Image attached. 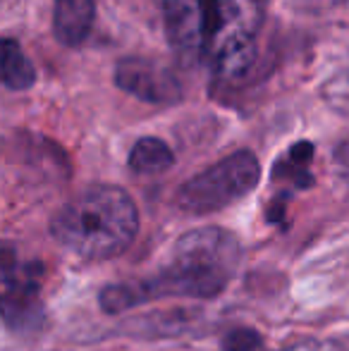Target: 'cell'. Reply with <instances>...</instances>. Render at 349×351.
Instances as JSON below:
<instances>
[{"label": "cell", "instance_id": "obj_3", "mask_svg": "<svg viewBox=\"0 0 349 351\" xmlns=\"http://www.w3.org/2000/svg\"><path fill=\"white\" fill-rule=\"evenodd\" d=\"M242 261V246L223 227H196L182 234L168 268L141 280L144 301L160 296L213 299L230 285Z\"/></svg>", "mask_w": 349, "mask_h": 351}, {"label": "cell", "instance_id": "obj_13", "mask_svg": "<svg viewBox=\"0 0 349 351\" xmlns=\"http://www.w3.org/2000/svg\"><path fill=\"white\" fill-rule=\"evenodd\" d=\"M287 351H340V347L335 342H304Z\"/></svg>", "mask_w": 349, "mask_h": 351}, {"label": "cell", "instance_id": "obj_9", "mask_svg": "<svg viewBox=\"0 0 349 351\" xmlns=\"http://www.w3.org/2000/svg\"><path fill=\"white\" fill-rule=\"evenodd\" d=\"M173 162V151L158 136H141L130 151V167L136 175H160V172L170 170Z\"/></svg>", "mask_w": 349, "mask_h": 351}, {"label": "cell", "instance_id": "obj_11", "mask_svg": "<svg viewBox=\"0 0 349 351\" xmlns=\"http://www.w3.org/2000/svg\"><path fill=\"white\" fill-rule=\"evenodd\" d=\"M258 349H261V335L252 328H234L223 339V351H258Z\"/></svg>", "mask_w": 349, "mask_h": 351}, {"label": "cell", "instance_id": "obj_12", "mask_svg": "<svg viewBox=\"0 0 349 351\" xmlns=\"http://www.w3.org/2000/svg\"><path fill=\"white\" fill-rule=\"evenodd\" d=\"M19 275V258L17 249L10 241H0V282L8 285Z\"/></svg>", "mask_w": 349, "mask_h": 351}, {"label": "cell", "instance_id": "obj_6", "mask_svg": "<svg viewBox=\"0 0 349 351\" xmlns=\"http://www.w3.org/2000/svg\"><path fill=\"white\" fill-rule=\"evenodd\" d=\"M0 320L22 337L41 332L46 325V306L34 278H14L0 291Z\"/></svg>", "mask_w": 349, "mask_h": 351}, {"label": "cell", "instance_id": "obj_1", "mask_svg": "<svg viewBox=\"0 0 349 351\" xmlns=\"http://www.w3.org/2000/svg\"><path fill=\"white\" fill-rule=\"evenodd\" d=\"M170 46L186 65L237 79L256 60L261 0H158Z\"/></svg>", "mask_w": 349, "mask_h": 351}, {"label": "cell", "instance_id": "obj_10", "mask_svg": "<svg viewBox=\"0 0 349 351\" xmlns=\"http://www.w3.org/2000/svg\"><path fill=\"white\" fill-rule=\"evenodd\" d=\"M313 158V146L306 141L302 143H294L289 148V153L278 162L273 175L278 180H289L294 182V186H309L311 184V172H309V162Z\"/></svg>", "mask_w": 349, "mask_h": 351}, {"label": "cell", "instance_id": "obj_5", "mask_svg": "<svg viewBox=\"0 0 349 351\" xmlns=\"http://www.w3.org/2000/svg\"><path fill=\"white\" fill-rule=\"evenodd\" d=\"M115 84L125 93L154 106H168L182 98V86L173 74L144 58H125L117 62Z\"/></svg>", "mask_w": 349, "mask_h": 351}, {"label": "cell", "instance_id": "obj_8", "mask_svg": "<svg viewBox=\"0 0 349 351\" xmlns=\"http://www.w3.org/2000/svg\"><path fill=\"white\" fill-rule=\"evenodd\" d=\"M0 84L12 91H27L36 84V70L14 38H0Z\"/></svg>", "mask_w": 349, "mask_h": 351}, {"label": "cell", "instance_id": "obj_4", "mask_svg": "<svg viewBox=\"0 0 349 351\" xmlns=\"http://www.w3.org/2000/svg\"><path fill=\"white\" fill-rule=\"evenodd\" d=\"M261 165L252 151H237L208 170L199 172L177 189V208L191 215H208L223 210L256 189Z\"/></svg>", "mask_w": 349, "mask_h": 351}, {"label": "cell", "instance_id": "obj_7", "mask_svg": "<svg viewBox=\"0 0 349 351\" xmlns=\"http://www.w3.org/2000/svg\"><path fill=\"white\" fill-rule=\"evenodd\" d=\"M93 14V0H53V34L62 46H82L91 34Z\"/></svg>", "mask_w": 349, "mask_h": 351}, {"label": "cell", "instance_id": "obj_2", "mask_svg": "<svg viewBox=\"0 0 349 351\" xmlns=\"http://www.w3.org/2000/svg\"><path fill=\"white\" fill-rule=\"evenodd\" d=\"M51 232L60 246L86 261L125 254L139 232V210L125 189L93 184L56 213Z\"/></svg>", "mask_w": 349, "mask_h": 351}, {"label": "cell", "instance_id": "obj_14", "mask_svg": "<svg viewBox=\"0 0 349 351\" xmlns=\"http://www.w3.org/2000/svg\"><path fill=\"white\" fill-rule=\"evenodd\" d=\"M337 160H340L342 172H345V177L349 180V141L340 148V153H337Z\"/></svg>", "mask_w": 349, "mask_h": 351}]
</instances>
